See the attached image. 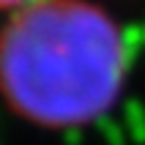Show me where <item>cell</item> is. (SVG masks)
<instances>
[{
	"label": "cell",
	"mask_w": 145,
	"mask_h": 145,
	"mask_svg": "<svg viewBox=\"0 0 145 145\" xmlns=\"http://www.w3.org/2000/svg\"><path fill=\"white\" fill-rule=\"evenodd\" d=\"M11 3H22V0H0V6H11Z\"/></svg>",
	"instance_id": "7a4b0ae2"
},
{
	"label": "cell",
	"mask_w": 145,
	"mask_h": 145,
	"mask_svg": "<svg viewBox=\"0 0 145 145\" xmlns=\"http://www.w3.org/2000/svg\"><path fill=\"white\" fill-rule=\"evenodd\" d=\"M123 77V44L104 14L74 0L25 8L0 41V80L25 115L69 126L96 118Z\"/></svg>",
	"instance_id": "6da1fadb"
}]
</instances>
